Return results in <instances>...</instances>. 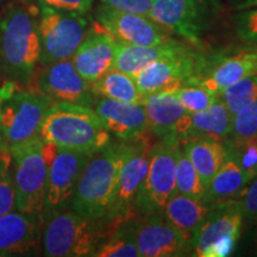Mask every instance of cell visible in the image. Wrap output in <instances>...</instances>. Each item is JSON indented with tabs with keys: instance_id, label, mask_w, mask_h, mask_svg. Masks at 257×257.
Returning <instances> with one entry per match:
<instances>
[{
	"instance_id": "cell-1",
	"label": "cell",
	"mask_w": 257,
	"mask_h": 257,
	"mask_svg": "<svg viewBox=\"0 0 257 257\" xmlns=\"http://www.w3.org/2000/svg\"><path fill=\"white\" fill-rule=\"evenodd\" d=\"M40 137L62 149L93 154L110 144V133L93 108L73 102H53L42 121Z\"/></svg>"
},
{
	"instance_id": "cell-2",
	"label": "cell",
	"mask_w": 257,
	"mask_h": 257,
	"mask_svg": "<svg viewBox=\"0 0 257 257\" xmlns=\"http://www.w3.org/2000/svg\"><path fill=\"white\" fill-rule=\"evenodd\" d=\"M126 146H106L89 157L73 194V210L89 220L107 217L113 206Z\"/></svg>"
},
{
	"instance_id": "cell-3",
	"label": "cell",
	"mask_w": 257,
	"mask_h": 257,
	"mask_svg": "<svg viewBox=\"0 0 257 257\" xmlns=\"http://www.w3.org/2000/svg\"><path fill=\"white\" fill-rule=\"evenodd\" d=\"M38 22L30 10L14 8L0 21V61L6 73L28 79L41 59Z\"/></svg>"
},
{
	"instance_id": "cell-4",
	"label": "cell",
	"mask_w": 257,
	"mask_h": 257,
	"mask_svg": "<svg viewBox=\"0 0 257 257\" xmlns=\"http://www.w3.org/2000/svg\"><path fill=\"white\" fill-rule=\"evenodd\" d=\"M14 167L16 207L19 212L36 214L46 206L48 166L40 136L10 149Z\"/></svg>"
},
{
	"instance_id": "cell-5",
	"label": "cell",
	"mask_w": 257,
	"mask_h": 257,
	"mask_svg": "<svg viewBox=\"0 0 257 257\" xmlns=\"http://www.w3.org/2000/svg\"><path fill=\"white\" fill-rule=\"evenodd\" d=\"M53 100L41 92L16 91L0 110V138L3 147L11 148L40 136L42 121Z\"/></svg>"
},
{
	"instance_id": "cell-6",
	"label": "cell",
	"mask_w": 257,
	"mask_h": 257,
	"mask_svg": "<svg viewBox=\"0 0 257 257\" xmlns=\"http://www.w3.org/2000/svg\"><path fill=\"white\" fill-rule=\"evenodd\" d=\"M179 140L163 137L162 142L153 148L146 179L138 189L134 210L147 216H155L165 210L175 191L176 152Z\"/></svg>"
},
{
	"instance_id": "cell-7",
	"label": "cell",
	"mask_w": 257,
	"mask_h": 257,
	"mask_svg": "<svg viewBox=\"0 0 257 257\" xmlns=\"http://www.w3.org/2000/svg\"><path fill=\"white\" fill-rule=\"evenodd\" d=\"M243 213L238 200L211 205L210 212L192 238V251L199 257H225L234 250L240 236Z\"/></svg>"
},
{
	"instance_id": "cell-8",
	"label": "cell",
	"mask_w": 257,
	"mask_h": 257,
	"mask_svg": "<svg viewBox=\"0 0 257 257\" xmlns=\"http://www.w3.org/2000/svg\"><path fill=\"white\" fill-rule=\"evenodd\" d=\"M82 14L44 6L38 22L41 59L44 66L74 55L87 36V21Z\"/></svg>"
},
{
	"instance_id": "cell-9",
	"label": "cell",
	"mask_w": 257,
	"mask_h": 257,
	"mask_svg": "<svg viewBox=\"0 0 257 257\" xmlns=\"http://www.w3.org/2000/svg\"><path fill=\"white\" fill-rule=\"evenodd\" d=\"M206 62L191 48L179 55L165 57L149 63L135 76L141 95L172 93L189 85H197Z\"/></svg>"
},
{
	"instance_id": "cell-10",
	"label": "cell",
	"mask_w": 257,
	"mask_h": 257,
	"mask_svg": "<svg viewBox=\"0 0 257 257\" xmlns=\"http://www.w3.org/2000/svg\"><path fill=\"white\" fill-rule=\"evenodd\" d=\"M91 221L76 212L56 214L44 231V253L50 257L92 256L96 233Z\"/></svg>"
},
{
	"instance_id": "cell-11",
	"label": "cell",
	"mask_w": 257,
	"mask_h": 257,
	"mask_svg": "<svg viewBox=\"0 0 257 257\" xmlns=\"http://www.w3.org/2000/svg\"><path fill=\"white\" fill-rule=\"evenodd\" d=\"M148 17L175 32L189 43L200 46L211 18L210 0H153Z\"/></svg>"
},
{
	"instance_id": "cell-12",
	"label": "cell",
	"mask_w": 257,
	"mask_h": 257,
	"mask_svg": "<svg viewBox=\"0 0 257 257\" xmlns=\"http://www.w3.org/2000/svg\"><path fill=\"white\" fill-rule=\"evenodd\" d=\"M96 17L101 30L120 43L157 46L172 41L163 28L148 16L118 11L102 4Z\"/></svg>"
},
{
	"instance_id": "cell-13",
	"label": "cell",
	"mask_w": 257,
	"mask_h": 257,
	"mask_svg": "<svg viewBox=\"0 0 257 257\" xmlns=\"http://www.w3.org/2000/svg\"><path fill=\"white\" fill-rule=\"evenodd\" d=\"M152 150L153 148L148 143L126 146L115 199L108 214V217L118 223L127 221L128 218L133 216L135 199L137 197L138 189L146 179Z\"/></svg>"
},
{
	"instance_id": "cell-14",
	"label": "cell",
	"mask_w": 257,
	"mask_h": 257,
	"mask_svg": "<svg viewBox=\"0 0 257 257\" xmlns=\"http://www.w3.org/2000/svg\"><path fill=\"white\" fill-rule=\"evenodd\" d=\"M91 155L56 148V152L47 162L46 206L49 210L60 207L73 197L76 185Z\"/></svg>"
},
{
	"instance_id": "cell-15",
	"label": "cell",
	"mask_w": 257,
	"mask_h": 257,
	"mask_svg": "<svg viewBox=\"0 0 257 257\" xmlns=\"http://www.w3.org/2000/svg\"><path fill=\"white\" fill-rule=\"evenodd\" d=\"M134 234L141 257L184 256L192 251L191 240L159 217L149 216L135 225Z\"/></svg>"
},
{
	"instance_id": "cell-16",
	"label": "cell",
	"mask_w": 257,
	"mask_h": 257,
	"mask_svg": "<svg viewBox=\"0 0 257 257\" xmlns=\"http://www.w3.org/2000/svg\"><path fill=\"white\" fill-rule=\"evenodd\" d=\"M41 93L53 100L73 104H93L91 83L86 81L75 69L72 60L66 59L47 64L40 76Z\"/></svg>"
},
{
	"instance_id": "cell-17",
	"label": "cell",
	"mask_w": 257,
	"mask_h": 257,
	"mask_svg": "<svg viewBox=\"0 0 257 257\" xmlns=\"http://www.w3.org/2000/svg\"><path fill=\"white\" fill-rule=\"evenodd\" d=\"M94 110L106 130L121 140H137L148 128V117L142 104L102 98Z\"/></svg>"
},
{
	"instance_id": "cell-18",
	"label": "cell",
	"mask_w": 257,
	"mask_h": 257,
	"mask_svg": "<svg viewBox=\"0 0 257 257\" xmlns=\"http://www.w3.org/2000/svg\"><path fill=\"white\" fill-rule=\"evenodd\" d=\"M118 41L105 31H95L85 37L72 62L86 81L92 83L112 69Z\"/></svg>"
},
{
	"instance_id": "cell-19",
	"label": "cell",
	"mask_w": 257,
	"mask_h": 257,
	"mask_svg": "<svg viewBox=\"0 0 257 257\" xmlns=\"http://www.w3.org/2000/svg\"><path fill=\"white\" fill-rule=\"evenodd\" d=\"M231 118L226 106L218 96L206 110L186 114L176 130V138L185 142L195 138L225 141L230 134Z\"/></svg>"
},
{
	"instance_id": "cell-20",
	"label": "cell",
	"mask_w": 257,
	"mask_h": 257,
	"mask_svg": "<svg viewBox=\"0 0 257 257\" xmlns=\"http://www.w3.org/2000/svg\"><path fill=\"white\" fill-rule=\"evenodd\" d=\"M252 75H257V48L220 59L210 72L204 73L197 85L219 94L227 86Z\"/></svg>"
},
{
	"instance_id": "cell-21",
	"label": "cell",
	"mask_w": 257,
	"mask_h": 257,
	"mask_svg": "<svg viewBox=\"0 0 257 257\" xmlns=\"http://www.w3.org/2000/svg\"><path fill=\"white\" fill-rule=\"evenodd\" d=\"M189 49V47L176 41H169L157 46H133L118 42L112 69L136 76V74L154 61L179 55Z\"/></svg>"
},
{
	"instance_id": "cell-22",
	"label": "cell",
	"mask_w": 257,
	"mask_h": 257,
	"mask_svg": "<svg viewBox=\"0 0 257 257\" xmlns=\"http://www.w3.org/2000/svg\"><path fill=\"white\" fill-rule=\"evenodd\" d=\"M148 127L156 136L175 137L180 121L187 112L173 93H155L143 99Z\"/></svg>"
},
{
	"instance_id": "cell-23",
	"label": "cell",
	"mask_w": 257,
	"mask_h": 257,
	"mask_svg": "<svg viewBox=\"0 0 257 257\" xmlns=\"http://www.w3.org/2000/svg\"><path fill=\"white\" fill-rule=\"evenodd\" d=\"M35 214L9 212L0 217V256L23 253L36 245Z\"/></svg>"
},
{
	"instance_id": "cell-24",
	"label": "cell",
	"mask_w": 257,
	"mask_h": 257,
	"mask_svg": "<svg viewBox=\"0 0 257 257\" xmlns=\"http://www.w3.org/2000/svg\"><path fill=\"white\" fill-rule=\"evenodd\" d=\"M249 182V179L246 178L242 167L239 166L232 154L226 149V157H225L223 166L214 174L210 185L207 186L202 202L213 205L239 197Z\"/></svg>"
},
{
	"instance_id": "cell-25",
	"label": "cell",
	"mask_w": 257,
	"mask_h": 257,
	"mask_svg": "<svg viewBox=\"0 0 257 257\" xmlns=\"http://www.w3.org/2000/svg\"><path fill=\"white\" fill-rule=\"evenodd\" d=\"M211 205L174 193L165 206L166 219L192 242L197 230L210 212Z\"/></svg>"
},
{
	"instance_id": "cell-26",
	"label": "cell",
	"mask_w": 257,
	"mask_h": 257,
	"mask_svg": "<svg viewBox=\"0 0 257 257\" xmlns=\"http://www.w3.org/2000/svg\"><path fill=\"white\" fill-rule=\"evenodd\" d=\"M184 150L197 169L202 184L207 188L226 157L225 143L213 138H195L186 141Z\"/></svg>"
},
{
	"instance_id": "cell-27",
	"label": "cell",
	"mask_w": 257,
	"mask_h": 257,
	"mask_svg": "<svg viewBox=\"0 0 257 257\" xmlns=\"http://www.w3.org/2000/svg\"><path fill=\"white\" fill-rule=\"evenodd\" d=\"M91 89L94 95L124 102L142 104L144 99L138 91L134 76L117 69H110L101 78L92 82Z\"/></svg>"
},
{
	"instance_id": "cell-28",
	"label": "cell",
	"mask_w": 257,
	"mask_h": 257,
	"mask_svg": "<svg viewBox=\"0 0 257 257\" xmlns=\"http://www.w3.org/2000/svg\"><path fill=\"white\" fill-rule=\"evenodd\" d=\"M205 191H206V187L202 184L197 169L192 165L185 150L179 146L178 152H176L174 193L187 195L197 200H202Z\"/></svg>"
},
{
	"instance_id": "cell-29",
	"label": "cell",
	"mask_w": 257,
	"mask_h": 257,
	"mask_svg": "<svg viewBox=\"0 0 257 257\" xmlns=\"http://www.w3.org/2000/svg\"><path fill=\"white\" fill-rule=\"evenodd\" d=\"M218 96L232 117L245 106L257 100V75L249 76L227 86Z\"/></svg>"
},
{
	"instance_id": "cell-30",
	"label": "cell",
	"mask_w": 257,
	"mask_h": 257,
	"mask_svg": "<svg viewBox=\"0 0 257 257\" xmlns=\"http://www.w3.org/2000/svg\"><path fill=\"white\" fill-rule=\"evenodd\" d=\"M255 138H257V100L232 115L229 137L224 142L242 143Z\"/></svg>"
},
{
	"instance_id": "cell-31",
	"label": "cell",
	"mask_w": 257,
	"mask_h": 257,
	"mask_svg": "<svg viewBox=\"0 0 257 257\" xmlns=\"http://www.w3.org/2000/svg\"><path fill=\"white\" fill-rule=\"evenodd\" d=\"M92 256L96 257H140L136 242H135L134 227H124L115 233L110 240L94 251Z\"/></svg>"
},
{
	"instance_id": "cell-32",
	"label": "cell",
	"mask_w": 257,
	"mask_h": 257,
	"mask_svg": "<svg viewBox=\"0 0 257 257\" xmlns=\"http://www.w3.org/2000/svg\"><path fill=\"white\" fill-rule=\"evenodd\" d=\"M172 93L181 102L187 113L206 110L218 99V94H214L199 85L185 86Z\"/></svg>"
},
{
	"instance_id": "cell-33",
	"label": "cell",
	"mask_w": 257,
	"mask_h": 257,
	"mask_svg": "<svg viewBox=\"0 0 257 257\" xmlns=\"http://www.w3.org/2000/svg\"><path fill=\"white\" fill-rule=\"evenodd\" d=\"M245 173L249 181L257 176V138L242 143L224 142Z\"/></svg>"
},
{
	"instance_id": "cell-34",
	"label": "cell",
	"mask_w": 257,
	"mask_h": 257,
	"mask_svg": "<svg viewBox=\"0 0 257 257\" xmlns=\"http://www.w3.org/2000/svg\"><path fill=\"white\" fill-rule=\"evenodd\" d=\"M236 28L240 40L250 48H257V8L237 15Z\"/></svg>"
},
{
	"instance_id": "cell-35",
	"label": "cell",
	"mask_w": 257,
	"mask_h": 257,
	"mask_svg": "<svg viewBox=\"0 0 257 257\" xmlns=\"http://www.w3.org/2000/svg\"><path fill=\"white\" fill-rule=\"evenodd\" d=\"M11 167L0 173V217L11 212L16 206V191Z\"/></svg>"
},
{
	"instance_id": "cell-36",
	"label": "cell",
	"mask_w": 257,
	"mask_h": 257,
	"mask_svg": "<svg viewBox=\"0 0 257 257\" xmlns=\"http://www.w3.org/2000/svg\"><path fill=\"white\" fill-rule=\"evenodd\" d=\"M243 217L249 221L257 223V176H255L238 197Z\"/></svg>"
},
{
	"instance_id": "cell-37",
	"label": "cell",
	"mask_w": 257,
	"mask_h": 257,
	"mask_svg": "<svg viewBox=\"0 0 257 257\" xmlns=\"http://www.w3.org/2000/svg\"><path fill=\"white\" fill-rule=\"evenodd\" d=\"M101 3L118 11L148 16L153 0H101Z\"/></svg>"
},
{
	"instance_id": "cell-38",
	"label": "cell",
	"mask_w": 257,
	"mask_h": 257,
	"mask_svg": "<svg viewBox=\"0 0 257 257\" xmlns=\"http://www.w3.org/2000/svg\"><path fill=\"white\" fill-rule=\"evenodd\" d=\"M41 2L49 8L85 14L92 8L94 0H41Z\"/></svg>"
},
{
	"instance_id": "cell-39",
	"label": "cell",
	"mask_w": 257,
	"mask_h": 257,
	"mask_svg": "<svg viewBox=\"0 0 257 257\" xmlns=\"http://www.w3.org/2000/svg\"><path fill=\"white\" fill-rule=\"evenodd\" d=\"M16 89H17V87H16L15 82L10 81L8 83H5V85H3L2 87H0V110H2V105L3 102L5 101L6 98H9L10 95L14 93ZM3 147L2 144V138H0V148Z\"/></svg>"
},
{
	"instance_id": "cell-40",
	"label": "cell",
	"mask_w": 257,
	"mask_h": 257,
	"mask_svg": "<svg viewBox=\"0 0 257 257\" xmlns=\"http://www.w3.org/2000/svg\"><path fill=\"white\" fill-rule=\"evenodd\" d=\"M11 166H12L11 153H10V150L6 149V148L2 147L0 148V173Z\"/></svg>"
},
{
	"instance_id": "cell-41",
	"label": "cell",
	"mask_w": 257,
	"mask_h": 257,
	"mask_svg": "<svg viewBox=\"0 0 257 257\" xmlns=\"http://www.w3.org/2000/svg\"><path fill=\"white\" fill-rule=\"evenodd\" d=\"M249 3L253 6H257V0H249Z\"/></svg>"
},
{
	"instance_id": "cell-42",
	"label": "cell",
	"mask_w": 257,
	"mask_h": 257,
	"mask_svg": "<svg viewBox=\"0 0 257 257\" xmlns=\"http://www.w3.org/2000/svg\"><path fill=\"white\" fill-rule=\"evenodd\" d=\"M255 245L257 248V229H256V232H255Z\"/></svg>"
}]
</instances>
